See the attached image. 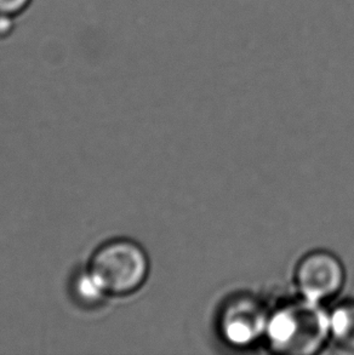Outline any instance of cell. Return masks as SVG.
Returning a JSON list of instances; mask_svg holds the SVG:
<instances>
[{
    "instance_id": "obj_1",
    "label": "cell",
    "mask_w": 354,
    "mask_h": 355,
    "mask_svg": "<svg viewBox=\"0 0 354 355\" xmlns=\"http://www.w3.org/2000/svg\"><path fill=\"white\" fill-rule=\"evenodd\" d=\"M149 254L129 238L102 243L91 254L87 274L105 296H129L139 291L149 274Z\"/></svg>"
},
{
    "instance_id": "obj_2",
    "label": "cell",
    "mask_w": 354,
    "mask_h": 355,
    "mask_svg": "<svg viewBox=\"0 0 354 355\" xmlns=\"http://www.w3.org/2000/svg\"><path fill=\"white\" fill-rule=\"evenodd\" d=\"M268 341L276 351L287 354H313L330 336V317L319 303L303 300L287 304L269 317Z\"/></svg>"
},
{
    "instance_id": "obj_3",
    "label": "cell",
    "mask_w": 354,
    "mask_h": 355,
    "mask_svg": "<svg viewBox=\"0 0 354 355\" xmlns=\"http://www.w3.org/2000/svg\"><path fill=\"white\" fill-rule=\"evenodd\" d=\"M344 264L329 251H313L297 264L295 280L303 298L321 303L336 296L345 284Z\"/></svg>"
},
{
    "instance_id": "obj_4",
    "label": "cell",
    "mask_w": 354,
    "mask_h": 355,
    "mask_svg": "<svg viewBox=\"0 0 354 355\" xmlns=\"http://www.w3.org/2000/svg\"><path fill=\"white\" fill-rule=\"evenodd\" d=\"M269 317L251 298H239L230 303L221 320V331L235 346H248L267 331Z\"/></svg>"
},
{
    "instance_id": "obj_5",
    "label": "cell",
    "mask_w": 354,
    "mask_h": 355,
    "mask_svg": "<svg viewBox=\"0 0 354 355\" xmlns=\"http://www.w3.org/2000/svg\"><path fill=\"white\" fill-rule=\"evenodd\" d=\"M330 336L340 348L354 353V301L342 303L332 312Z\"/></svg>"
},
{
    "instance_id": "obj_6",
    "label": "cell",
    "mask_w": 354,
    "mask_h": 355,
    "mask_svg": "<svg viewBox=\"0 0 354 355\" xmlns=\"http://www.w3.org/2000/svg\"><path fill=\"white\" fill-rule=\"evenodd\" d=\"M32 0H0V14L16 16L21 14Z\"/></svg>"
},
{
    "instance_id": "obj_7",
    "label": "cell",
    "mask_w": 354,
    "mask_h": 355,
    "mask_svg": "<svg viewBox=\"0 0 354 355\" xmlns=\"http://www.w3.org/2000/svg\"><path fill=\"white\" fill-rule=\"evenodd\" d=\"M14 29V16L0 14V37H5Z\"/></svg>"
}]
</instances>
